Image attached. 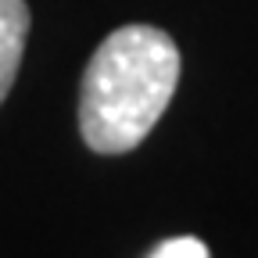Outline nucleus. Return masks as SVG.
<instances>
[{
	"instance_id": "nucleus-3",
	"label": "nucleus",
	"mask_w": 258,
	"mask_h": 258,
	"mask_svg": "<svg viewBox=\"0 0 258 258\" xmlns=\"http://www.w3.org/2000/svg\"><path fill=\"white\" fill-rule=\"evenodd\" d=\"M147 258H212V254H208V244L198 240V237H169V240H161Z\"/></svg>"
},
{
	"instance_id": "nucleus-1",
	"label": "nucleus",
	"mask_w": 258,
	"mask_h": 258,
	"mask_svg": "<svg viewBox=\"0 0 258 258\" xmlns=\"http://www.w3.org/2000/svg\"><path fill=\"white\" fill-rule=\"evenodd\" d=\"M179 86V47L154 25H122L93 50L79 90V133L97 154L147 140Z\"/></svg>"
},
{
	"instance_id": "nucleus-2",
	"label": "nucleus",
	"mask_w": 258,
	"mask_h": 258,
	"mask_svg": "<svg viewBox=\"0 0 258 258\" xmlns=\"http://www.w3.org/2000/svg\"><path fill=\"white\" fill-rule=\"evenodd\" d=\"M29 36V4L25 0H0V101L8 97Z\"/></svg>"
}]
</instances>
